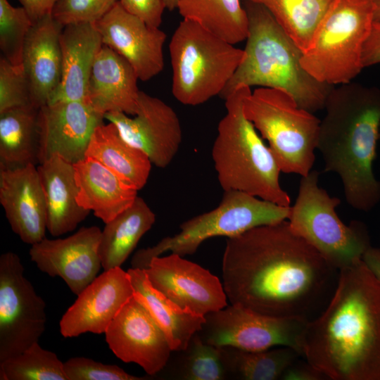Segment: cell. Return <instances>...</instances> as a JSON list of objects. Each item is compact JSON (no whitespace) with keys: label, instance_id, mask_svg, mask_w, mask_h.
Returning a JSON list of instances; mask_svg holds the SVG:
<instances>
[{"label":"cell","instance_id":"cell-19","mask_svg":"<svg viewBox=\"0 0 380 380\" xmlns=\"http://www.w3.org/2000/svg\"><path fill=\"white\" fill-rule=\"evenodd\" d=\"M134 292L127 271L121 267L104 270L77 296L64 313L59 322L61 334L72 338L87 332L105 333Z\"/></svg>","mask_w":380,"mask_h":380},{"label":"cell","instance_id":"cell-26","mask_svg":"<svg viewBox=\"0 0 380 380\" xmlns=\"http://www.w3.org/2000/svg\"><path fill=\"white\" fill-rule=\"evenodd\" d=\"M127 272L134 297L148 310L165 334L172 351L186 350L191 338L205 322V317L182 309L151 284L144 270L129 268Z\"/></svg>","mask_w":380,"mask_h":380},{"label":"cell","instance_id":"cell-16","mask_svg":"<svg viewBox=\"0 0 380 380\" xmlns=\"http://www.w3.org/2000/svg\"><path fill=\"white\" fill-rule=\"evenodd\" d=\"M103 119L84 101H58L40 107L39 165L54 155L73 165L84 159L91 137Z\"/></svg>","mask_w":380,"mask_h":380},{"label":"cell","instance_id":"cell-14","mask_svg":"<svg viewBox=\"0 0 380 380\" xmlns=\"http://www.w3.org/2000/svg\"><path fill=\"white\" fill-rule=\"evenodd\" d=\"M152 286L182 309L205 317L227 305L222 282L176 253L153 258L144 270Z\"/></svg>","mask_w":380,"mask_h":380},{"label":"cell","instance_id":"cell-37","mask_svg":"<svg viewBox=\"0 0 380 380\" xmlns=\"http://www.w3.org/2000/svg\"><path fill=\"white\" fill-rule=\"evenodd\" d=\"M118 0H58L51 15L61 26L79 23H96Z\"/></svg>","mask_w":380,"mask_h":380},{"label":"cell","instance_id":"cell-38","mask_svg":"<svg viewBox=\"0 0 380 380\" xmlns=\"http://www.w3.org/2000/svg\"><path fill=\"white\" fill-rule=\"evenodd\" d=\"M68 380H143L144 377L128 374L115 365H106L94 360L75 357L64 362Z\"/></svg>","mask_w":380,"mask_h":380},{"label":"cell","instance_id":"cell-32","mask_svg":"<svg viewBox=\"0 0 380 380\" xmlns=\"http://www.w3.org/2000/svg\"><path fill=\"white\" fill-rule=\"evenodd\" d=\"M229 376L243 380L281 379L286 369L301 355L291 347L279 346L248 351L223 346Z\"/></svg>","mask_w":380,"mask_h":380},{"label":"cell","instance_id":"cell-18","mask_svg":"<svg viewBox=\"0 0 380 380\" xmlns=\"http://www.w3.org/2000/svg\"><path fill=\"white\" fill-rule=\"evenodd\" d=\"M101 230L96 226L81 227L72 235L56 239L46 237L31 245L30 259L50 277H59L77 296L102 267L99 255Z\"/></svg>","mask_w":380,"mask_h":380},{"label":"cell","instance_id":"cell-15","mask_svg":"<svg viewBox=\"0 0 380 380\" xmlns=\"http://www.w3.org/2000/svg\"><path fill=\"white\" fill-rule=\"evenodd\" d=\"M116 357L134 362L149 376L161 372L170 357L171 348L163 331L134 296L123 305L104 333Z\"/></svg>","mask_w":380,"mask_h":380},{"label":"cell","instance_id":"cell-3","mask_svg":"<svg viewBox=\"0 0 380 380\" xmlns=\"http://www.w3.org/2000/svg\"><path fill=\"white\" fill-rule=\"evenodd\" d=\"M334 87L320 120L317 149L324 171L338 175L346 202L368 212L380 202V181L373 170L380 129V89L353 82Z\"/></svg>","mask_w":380,"mask_h":380},{"label":"cell","instance_id":"cell-9","mask_svg":"<svg viewBox=\"0 0 380 380\" xmlns=\"http://www.w3.org/2000/svg\"><path fill=\"white\" fill-rule=\"evenodd\" d=\"M290 210L291 205L282 206L244 191H224L217 207L182 223L177 234L138 250L131 260L132 268L145 270L153 258L167 251L183 257L191 255L210 238H231L259 226L284 221Z\"/></svg>","mask_w":380,"mask_h":380},{"label":"cell","instance_id":"cell-23","mask_svg":"<svg viewBox=\"0 0 380 380\" xmlns=\"http://www.w3.org/2000/svg\"><path fill=\"white\" fill-rule=\"evenodd\" d=\"M62 76L49 103L87 101V88L93 64L103 46L95 23L65 25L61 32ZM48 104V103H47Z\"/></svg>","mask_w":380,"mask_h":380},{"label":"cell","instance_id":"cell-20","mask_svg":"<svg viewBox=\"0 0 380 380\" xmlns=\"http://www.w3.org/2000/svg\"><path fill=\"white\" fill-rule=\"evenodd\" d=\"M0 203L22 241L32 245L45 238L46 204L37 165L0 167Z\"/></svg>","mask_w":380,"mask_h":380},{"label":"cell","instance_id":"cell-33","mask_svg":"<svg viewBox=\"0 0 380 380\" xmlns=\"http://www.w3.org/2000/svg\"><path fill=\"white\" fill-rule=\"evenodd\" d=\"M1 380H68L56 354L34 343L23 353L0 362Z\"/></svg>","mask_w":380,"mask_h":380},{"label":"cell","instance_id":"cell-39","mask_svg":"<svg viewBox=\"0 0 380 380\" xmlns=\"http://www.w3.org/2000/svg\"><path fill=\"white\" fill-rule=\"evenodd\" d=\"M129 13L150 25L159 27L165 8L163 0H118Z\"/></svg>","mask_w":380,"mask_h":380},{"label":"cell","instance_id":"cell-8","mask_svg":"<svg viewBox=\"0 0 380 380\" xmlns=\"http://www.w3.org/2000/svg\"><path fill=\"white\" fill-rule=\"evenodd\" d=\"M243 112L268 142L281 172L303 177L312 170L320 125L313 113L287 92L260 87L246 97Z\"/></svg>","mask_w":380,"mask_h":380},{"label":"cell","instance_id":"cell-5","mask_svg":"<svg viewBox=\"0 0 380 380\" xmlns=\"http://www.w3.org/2000/svg\"><path fill=\"white\" fill-rule=\"evenodd\" d=\"M251 92V87L241 86L225 99L227 113L218 124L212 148L217 179L224 191H241L290 206L289 195L279 182L276 160L244 114V100Z\"/></svg>","mask_w":380,"mask_h":380},{"label":"cell","instance_id":"cell-11","mask_svg":"<svg viewBox=\"0 0 380 380\" xmlns=\"http://www.w3.org/2000/svg\"><path fill=\"white\" fill-rule=\"evenodd\" d=\"M309 320L262 315L230 305L205 315L197 332L201 339L216 346L260 351L279 346L291 347L303 357V341Z\"/></svg>","mask_w":380,"mask_h":380},{"label":"cell","instance_id":"cell-36","mask_svg":"<svg viewBox=\"0 0 380 380\" xmlns=\"http://www.w3.org/2000/svg\"><path fill=\"white\" fill-rule=\"evenodd\" d=\"M28 105H32L30 91L23 68L13 65L1 56L0 113Z\"/></svg>","mask_w":380,"mask_h":380},{"label":"cell","instance_id":"cell-24","mask_svg":"<svg viewBox=\"0 0 380 380\" xmlns=\"http://www.w3.org/2000/svg\"><path fill=\"white\" fill-rule=\"evenodd\" d=\"M74 167L78 204L104 224L128 208L137 196V189L92 158L86 156Z\"/></svg>","mask_w":380,"mask_h":380},{"label":"cell","instance_id":"cell-4","mask_svg":"<svg viewBox=\"0 0 380 380\" xmlns=\"http://www.w3.org/2000/svg\"><path fill=\"white\" fill-rule=\"evenodd\" d=\"M248 30L243 58L224 89L223 99L241 86L281 89L312 113L324 109L334 86L322 83L301 64L303 51L262 5L243 0Z\"/></svg>","mask_w":380,"mask_h":380},{"label":"cell","instance_id":"cell-17","mask_svg":"<svg viewBox=\"0 0 380 380\" xmlns=\"http://www.w3.org/2000/svg\"><path fill=\"white\" fill-rule=\"evenodd\" d=\"M102 43L123 57L139 80L146 82L164 68L165 33L127 11L118 1L95 23Z\"/></svg>","mask_w":380,"mask_h":380},{"label":"cell","instance_id":"cell-41","mask_svg":"<svg viewBox=\"0 0 380 380\" xmlns=\"http://www.w3.org/2000/svg\"><path fill=\"white\" fill-rule=\"evenodd\" d=\"M364 68L380 63V23L374 22L362 52Z\"/></svg>","mask_w":380,"mask_h":380},{"label":"cell","instance_id":"cell-10","mask_svg":"<svg viewBox=\"0 0 380 380\" xmlns=\"http://www.w3.org/2000/svg\"><path fill=\"white\" fill-rule=\"evenodd\" d=\"M319 172L301 177L288 218L291 229L304 239L333 267L339 271L362 259L371 246L365 225L360 221L345 224L336 208L338 198L319 186Z\"/></svg>","mask_w":380,"mask_h":380},{"label":"cell","instance_id":"cell-43","mask_svg":"<svg viewBox=\"0 0 380 380\" xmlns=\"http://www.w3.org/2000/svg\"><path fill=\"white\" fill-rule=\"evenodd\" d=\"M362 260L380 281V248L370 246L364 253Z\"/></svg>","mask_w":380,"mask_h":380},{"label":"cell","instance_id":"cell-35","mask_svg":"<svg viewBox=\"0 0 380 380\" xmlns=\"http://www.w3.org/2000/svg\"><path fill=\"white\" fill-rule=\"evenodd\" d=\"M33 23L25 9L0 0V49L11 64L23 68V51Z\"/></svg>","mask_w":380,"mask_h":380},{"label":"cell","instance_id":"cell-2","mask_svg":"<svg viewBox=\"0 0 380 380\" xmlns=\"http://www.w3.org/2000/svg\"><path fill=\"white\" fill-rule=\"evenodd\" d=\"M303 357L331 380H380V281L362 259L338 271L325 309L306 324Z\"/></svg>","mask_w":380,"mask_h":380},{"label":"cell","instance_id":"cell-28","mask_svg":"<svg viewBox=\"0 0 380 380\" xmlns=\"http://www.w3.org/2000/svg\"><path fill=\"white\" fill-rule=\"evenodd\" d=\"M155 221V213L137 196L128 208L105 223L99 248L103 270L121 267Z\"/></svg>","mask_w":380,"mask_h":380},{"label":"cell","instance_id":"cell-1","mask_svg":"<svg viewBox=\"0 0 380 380\" xmlns=\"http://www.w3.org/2000/svg\"><path fill=\"white\" fill-rule=\"evenodd\" d=\"M336 270L286 220L227 238L222 263L232 305L307 320L325 298Z\"/></svg>","mask_w":380,"mask_h":380},{"label":"cell","instance_id":"cell-25","mask_svg":"<svg viewBox=\"0 0 380 380\" xmlns=\"http://www.w3.org/2000/svg\"><path fill=\"white\" fill-rule=\"evenodd\" d=\"M37 170L46 204L47 230L53 236L73 231L91 212L77 201L74 165L54 155Z\"/></svg>","mask_w":380,"mask_h":380},{"label":"cell","instance_id":"cell-22","mask_svg":"<svg viewBox=\"0 0 380 380\" xmlns=\"http://www.w3.org/2000/svg\"><path fill=\"white\" fill-rule=\"evenodd\" d=\"M132 65L103 45L98 53L89 80L87 101L98 113L121 112L134 115L140 90Z\"/></svg>","mask_w":380,"mask_h":380},{"label":"cell","instance_id":"cell-27","mask_svg":"<svg viewBox=\"0 0 380 380\" xmlns=\"http://www.w3.org/2000/svg\"><path fill=\"white\" fill-rule=\"evenodd\" d=\"M86 156L99 161L138 191L146 184L151 169L147 155L127 143L112 122L95 128Z\"/></svg>","mask_w":380,"mask_h":380},{"label":"cell","instance_id":"cell-21","mask_svg":"<svg viewBox=\"0 0 380 380\" xmlns=\"http://www.w3.org/2000/svg\"><path fill=\"white\" fill-rule=\"evenodd\" d=\"M63 27L49 14L32 25L25 39L23 68L30 87L31 103L38 108L49 103L61 83L60 34Z\"/></svg>","mask_w":380,"mask_h":380},{"label":"cell","instance_id":"cell-42","mask_svg":"<svg viewBox=\"0 0 380 380\" xmlns=\"http://www.w3.org/2000/svg\"><path fill=\"white\" fill-rule=\"evenodd\" d=\"M58 0H19L33 24L44 16L51 14Z\"/></svg>","mask_w":380,"mask_h":380},{"label":"cell","instance_id":"cell-44","mask_svg":"<svg viewBox=\"0 0 380 380\" xmlns=\"http://www.w3.org/2000/svg\"><path fill=\"white\" fill-rule=\"evenodd\" d=\"M180 0H163L165 8L169 11H174L177 8Z\"/></svg>","mask_w":380,"mask_h":380},{"label":"cell","instance_id":"cell-40","mask_svg":"<svg viewBox=\"0 0 380 380\" xmlns=\"http://www.w3.org/2000/svg\"><path fill=\"white\" fill-rule=\"evenodd\" d=\"M281 379L325 380L328 379V378L306 360L305 361H301L298 357L286 369Z\"/></svg>","mask_w":380,"mask_h":380},{"label":"cell","instance_id":"cell-45","mask_svg":"<svg viewBox=\"0 0 380 380\" xmlns=\"http://www.w3.org/2000/svg\"><path fill=\"white\" fill-rule=\"evenodd\" d=\"M374 22L380 23V0H374Z\"/></svg>","mask_w":380,"mask_h":380},{"label":"cell","instance_id":"cell-46","mask_svg":"<svg viewBox=\"0 0 380 380\" xmlns=\"http://www.w3.org/2000/svg\"><path fill=\"white\" fill-rule=\"evenodd\" d=\"M379 144H380V129H379Z\"/></svg>","mask_w":380,"mask_h":380},{"label":"cell","instance_id":"cell-30","mask_svg":"<svg viewBox=\"0 0 380 380\" xmlns=\"http://www.w3.org/2000/svg\"><path fill=\"white\" fill-rule=\"evenodd\" d=\"M177 10L219 37L236 44L246 39L248 20L240 0H180Z\"/></svg>","mask_w":380,"mask_h":380},{"label":"cell","instance_id":"cell-34","mask_svg":"<svg viewBox=\"0 0 380 380\" xmlns=\"http://www.w3.org/2000/svg\"><path fill=\"white\" fill-rule=\"evenodd\" d=\"M177 369V379L223 380L229 377L223 347L204 342L198 333L191 338Z\"/></svg>","mask_w":380,"mask_h":380},{"label":"cell","instance_id":"cell-13","mask_svg":"<svg viewBox=\"0 0 380 380\" xmlns=\"http://www.w3.org/2000/svg\"><path fill=\"white\" fill-rule=\"evenodd\" d=\"M103 118L158 167H166L179 151L182 140L179 119L172 107L157 97L140 91L132 118L121 112H109Z\"/></svg>","mask_w":380,"mask_h":380},{"label":"cell","instance_id":"cell-29","mask_svg":"<svg viewBox=\"0 0 380 380\" xmlns=\"http://www.w3.org/2000/svg\"><path fill=\"white\" fill-rule=\"evenodd\" d=\"M38 113L32 105L0 113V167L39 165Z\"/></svg>","mask_w":380,"mask_h":380},{"label":"cell","instance_id":"cell-31","mask_svg":"<svg viewBox=\"0 0 380 380\" xmlns=\"http://www.w3.org/2000/svg\"><path fill=\"white\" fill-rule=\"evenodd\" d=\"M265 7L304 51L334 0H252Z\"/></svg>","mask_w":380,"mask_h":380},{"label":"cell","instance_id":"cell-6","mask_svg":"<svg viewBox=\"0 0 380 380\" xmlns=\"http://www.w3.org/2000/svg\"><path fill=\"white\" fill-rule=\"evenodd\" d=\"M169 49L172 92L187 106H198L220 95L244 54L243 49L187 19L175 30Z\"/></svg>","mask_w":380,"mask_h":380},{"label":"cell","instance_id":"cell-12","mask_svg":"<svg viewBox=\"0 0 380 380\" xmlns=\"http://www.w3.org/2000/svg\"><path fill=\"white\" fill-rule=\"evenodd\" d=\"M19 256H0V362L39 341L45 330L46 303L24 275Z\"/></svg>","mask_w":380,"mask_h":380},{"label":"cell","instance_id":"cell-7","mask_svg":"<svg viewBox=\"0 0 380 380\" xmlns=\"http://www.w3.org/2000/svg\"><path fill=\"white\" fill-rule=\"evenodd\" d=\"M374 0H334L317 27L301 64L320 82H350L364 68L362 52L374 23Z\"/></svg>","mask_w":380,"mask_h":380}]
</instances>
